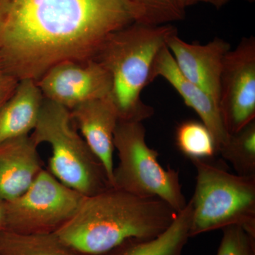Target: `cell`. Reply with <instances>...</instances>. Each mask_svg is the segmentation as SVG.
Instances as JSON below:
<instances>
[{
  "label": "cell",
  "mask_w": 255,
  "mask_h": 255,
  "mask_svg": "<svg viewBox=\"0 0 255 255\" xmlns=\"http://www.w3.org/2000/svg\"><path fill=\"white\" fill-rule=\"evenodd\" d=\"M177 214L157 198L110 187L85 196L73 216L54 233L79 255H103L129 242L157 237Z\"/></svg>",
  "instance_id": "2"
},
{
  "label": "cell",
  "mask_w": 255,
  "mask_h": 255,
  "mask_svg": "<svg viewBox=\"0 0 255 255\" xmlns=\"http://www.w3.org/2000/svg\"><path fill=\"white\" fill-rule=\"evenodd\" d=\"M84 197L43 168L23 194L0 202L3 230L25 234L54 233L73 216Z\"/></svg>",
  "instance_id": "7"
},
{
  "label": "cell",
  "mask_w": 255,
  "mask_h": 255,
  "mask_svg": "<svg viewBox=\"0 0 255 255\" xmlns=\"http://www.w3.org/2000/svg\"><path fill=\"white\" fill-rule=\"evenodd\" d=\"M216 255H255V236L241 226L223 228Z\"/></svg>",
  "instance_id": "20"
},
{
  "label": "cell",
  "mask_w": 255,
  "mask_h": 255,
  "mask_svg": "<svg viewBox=\"0 0 255 255\" xmlns=\"http://www.w3.org/2000/svg\"><path fill=\"white\" fill-rule=\"evenodd\" d=\"M219 153L241 176H255V120L228 136Z\"/></svg>",
  "instance_id": "17"
},
{
  "label": "cell",
  "mask_w": 255,
  "mask_h": 255,
  "mask_svg": "<svg viewBox=\"0 0 255 255\" xmlns=\"http://www.w3.org/2000/svg\"><path fill=\"white\" fill-rule=\"evenodd\" d=\"M38 147L30 135L0 143V202L23 194L43 169Z\"/></svg>",
  "instance_id": "13"
},
{
  "label": "cell",
  "mask_w": 255,
  "mask_h": 255,
  "mask_svg": "<svg viewBox=\"0 0 255 255\" xmlns=\"http://www.w3.org/2000/svg\"><path fill=\"white\" fill-rule=\"evenodd\" d=\"M30 136L38 146H50L48 171L67 187L84 196L112 187L102 162L75 129L68 109L44 99Z\"/></svg>",
  "instance_id": "4"
},
{
  "label": "cell",
  "mask_w": 255,
  "mask_h": 255,
  "mask_svg": "<svg viewBox=\"0 0 255 255\" xmlns=\"http://www.w3.org/2000/svg\"><path fill=\"white\" fill-rule=\"evenodd\" d=\"M4 229V219H3L2 212H1V208H0V231Z\"/></svg>",
  "instance_id": "23"
},
{
  "label": "cell",
  "mask_w": 255,
  "mask_h": 255,
  "mask_svg": "<svg viewBox=\"0 0 255 255\" xmlns=\"http://www.w3.org/2000/svg\"><path fill=\"white\" fill-rule=\"evenodd\" d=\"M43 101L36 81L20 80L14 94L0 109V143L31 135Z\"/></svg>",
  "instance_id": "14"
},
{
  "label": "cell",
  "mask_w": 255,
  "mask_h": 255,
  "mask_svg": "<svg viewBox=\"0 0 255 255\" xmlns=\"http://www.w3.org/2000/svg\"><path fill=\"white\" fill-rule=\"evenodd\" d=\"M36 82L44 99L70 111L109 97L112 85L110 74L95 59L58 64Z\"/></svg>",
  "instance_id": "9"
},
{
  "label": "cell",
  "mask_w": 255,
  "mask_h": 255,
  "mask_svg": "<svg viewBox=\"0 0 255 255\" xmlns=\"http://www.w3.org/2000/svg\"><path fill=\"white\" fill-rule=\"evenodd\" d=\"M192 205L191 201L163 233L148 241L129 242L103 255H181L190 238Z\"/></svg>",
  "instance_id": "15"
},
{
  "label": "cell",
  "mask_w": 255,
  "mask_h": 255,
  "mask_svg": "<svg viewBox=\"0 0 255 255\" xmlns=\"http://www.w3.org/2000/svg\"><path fill=\"white\" fill-rule=\"evenodd\" d=\"M167 47L180 73L211 96L219 106L221 72L231 44L220 38L204 45L189 43L175 32L167 38Z\"/></svg>",
  "instance_id": "10"
},
{
  "label": "cell",
  "mask_w": 255,
  "mask_h": 255,
  "mask_svg": "<svg viewBox=\"0 0 255 255\" xmlns=\"http://www.w3.org/2000/svg\"><path fill=\"white\" fill-rule=\"evenodd\" d=\"M159 77L168 82L182 97L185 105L198 114L201 122L212 134L219 153L229 136L223 124L219 106L211 96L180 73L167 45L156 57L151 72V82Z\"/></svg>",
  "instance_id": "12"
},
{
  "label": "cell",
  "mask_w": 255,
  "mask_h": 255,
  "mask_svg": "<svg viewBox=\"0 0 255 255\" xmlns=\"http://www.w3.org/2000/svg\"><path fill=\"white\" fill-rule=\"evenodd\" d=\"M142 122L119 121L114 132V148L119 164L114 167L113 187L145 198H157L177 213L187 206L179 171L164 169L158 152L146 142Z\"/></svg>",
  "instance_id": "6"
},
{
  "label": "cell",
  "mask_w": 255,
  "mask_h": 255,
  "mask_svg": "<svg viewBox=\"0 0 255 255\" xmlns=\"http://www.w3.org/2000/svg\"><path fill=\"white\" fill-rule=\"evenodd\" d=\"M229 1L230 0H182V2L186 9L193 5L199 4V3H205L219 9L228 4Z\"/></svg>",
  "instance_id": "22"
},
{
  "label": "cell",
  "mask_w": 255,
  "mask_h": 255,
  "mask_svg": "<svg viewBox=\"0 0 255 255\" xmlns=\"http://www.w3.org/2000/svg\"><path fill=\"white\" fill-rule=\"evenodd\" d=\"M246 1H248V2L253 3L254 2L255 0H246Z\"/></svg>",
  "instance_id": "24"
},
{
  "label": "cell",
  "mask_w": 255,
  "mask_h": 255,
  "mask_svg": "<svg viewBox=\"0 0 255 255\" xmlns=\"http://www.w3.org/2000/svg\"><path fill=\"white\" fill-rule=\"evenodd\" d=\"M176 145L190 159H207L217 154L212 134L202 122L186 121L178 126Z\"/></svg>",
  "instance_id": "18"
},
{
  "label": "cell",
  "mask_w": 255,
  "mask_h": 255,
  "mask_svg": "<svg viewBox=\"0 0 255 255\" xmlns=\"http://www.w3.org/2000/svg\"><path fill=\"white\" fill-rule=\"evenodd\" d=\"M74 125L95 154L107 173L111 186L114 180V132L118 113L110 97L88 101L70 111Z\"/></svg>",
  "instance_id": "11"
},
{
  "label": "cell",
  "mask_w": 255,
  "mask_h": 255,
  "mask_svg": "<svg viewBox=\"0 0 255 255\" xmlns=\"http://www.w3.org/2000/svg\"><path fill=\"white\" fill-rule=\"evenodd\" d=\"M18 82L0 63V109L14 94Z\"/></svg>",
  "instance_id": "21"
},
{
  "label": "cell",
  "mask_w": 255,
  "mask_h": 255,
  "mask_svg": "<svg viewBox=\"0 0 255 255\" xmlns=\"http://www.w3.org/2000/svg\"><path fill=\"white\" fill-rule=\"evenodd\" d=\"M175 32L170 23L156 26L135 21L110 34L97 52L94 59L112 78L109 97L119 121L142 122L153 115V108L142 100V91L151 83L156 57Z\"/></svg>",
  "instance_id": "3"
},
{
  "label": "cell",
  "mask_w": 255,
  "mask_h": 255,
  "mask_svg": "<svg viewBox=\"0 0 255 255\" xmlns=\"http://www.w3.org/2000/svg\"><path fill=\"white\" fill-rule=\"evenodd\" d=\"M191 161L196 182L190 238L233 225L255 236V176L230 173L207 159Z\"/></svg>",
  "instance_id": "5"
},
{
  "label": "cell",
  "mask_w": 255,
  "mask_h": 255,
  "mask_svg": "<svg viewBox=\"0 0 255 255\" xmlns=\"http://www.w3.org/2000/svg\"><path fill=\"white\" fill-rule=\"evenodd\" d=\"M0 255H79L54 233L25 234L0 231Z\"/></svg>",
  "instance_id": "16"
},
{
  "label": "cell",
  "mask_w": 255,
  "mask_h": 255,
  "mask_svg": "<svg viewBox=\"0 0 255 255\" xmlns=\"http://www.w3.org/2000/svg\"><path fill=\"white\" fill-rule=\"evenodd\" d=\"M138 21L128 0H0V63L18 81L94 59L108 36Z\"/></svg>",
  "instance_id": "1"
},
{
  "label": "cell",
  "mask_w": 255,
  "mask_h": 255,
  "mask_svg": "<svg viewBox=\"0 0 255 255\" xmlns=\"http://www.w3.org/2000/svg\"><path fill=\"white\" fill-rule=\"evenodd\" d=\"M219 109L228 135L255 120V38H243L223 62Z\"/></svg>",
  "instance_id": "8"
},
{
  "label": "cell",
  "mask_w": 255,
  "mask_h": 255,
  "mask_svg": "<svg viewBox=\"0 0 255 255\" xmlns=\"http://www.w3.org/2000/svg\"><path fill=\"white\" fill-rule=\"evenodd\" d=\"M136 11L138 22L163 25L182 21L186 8L182 0H128Z\"/></svg>",
  "instance_id": "19"
}]
</instances>
